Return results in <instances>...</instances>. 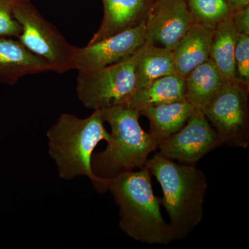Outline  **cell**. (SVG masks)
I'll return each instance as SVG.
<instances>
[{
  "instance_id": "1",
  "label": "cell",
  "mask_w": 249,
  "mask_h": 249,
  "mask_svg": "<svg viewBox=\"0 0 249 249\" xmlns=\"http://www.w3.org/2000/svg\"><path fill=\"white\" fill-rule=\"evenodd\" d=\"M104 124L101 110H94L85 119L65 113L48 129L49 154L55 161L60 178L70 181L87 177L96 192L108 191L109 181L97 178L91 169L95 148L101 141L107 142L110 139Z\"/></svg>"
},
{
  "instance_id": "2",
  "label": "cell",
  "mask_w": 249,
  "mask_h": 249,
  "mask_svg": "<svg viewBox=\"0 0 249 249\" xmlns=\"http://www.w3.org/2000/svg\"><path fill=\"white\" fill-rule=\"evenodd\" d=\"M119 209V227L129 237L148 245H166L175 240L170 224L160 213L152 175L145 167L121 174L108 187Z\"/></svg>"
},
{
  "instance_id": "3",
  "label": "cell",
  "mask_w": 249,
  "mask_h": 249,
  "mask_svg": "<svg viewBox=\"0 0 249 249\" xmlns=\"http://www.w3.org/2000/svg\"><path fill=\"white\" fill-rule=\"evenodd\" d=\"M163 191L161 205L170 217L175 240L186 238L203 220L208 181L196 164H178L156 152L145 165Z\"/></svg>"
},
{
  "instance_id": "4",
  "label": "cell",
  "mask_w": 249,
  "mask_h": 249,
  "mask_svg": "<svg viewBox=\"0 0 249 249\" xmlns=\"http://www.w3.org/2000/svg\"><path fill=\"white\" fill-rule=\"evenodd\" d=\"M103 119L111 127L106 148L93 152L91 169L97 178L110 181L127 172L140 169L158 142L139 124V111L127 106L101 109Z\"/></svg>"
},
{
  "instance_id": "5",
  "label": "cell",
  "mask_w": 249,
  "mask_h": 249,
  "mask_svg": "<svg viewBox=\"0 0 249 249\" xmlns=\"http://www.w3.org/2000/svg\"><path fill=\"white\" fill-rule=\"evenodd\" d=\"M14 18L22 28L19 42L37 56L45 60L51 71L63 74L73 70L76 47L70 45L52 23L36 9L30 0H19Z\"/></svg>"
},
{
  "instance_id": "6",
  "label": "cell",
  "mask_w": 249,
  "mask_h": 249,
  "mask_svg": "<svg viewBox=\"0 0 249 249\" xmlns=\"http://www.w3.org/2000/svg\"><path fill=\"white\" fill-rule=\"evenodd\" d=\"M137 52L106 68L78 72L76 92L85 107L94 111L128 106L137 91L134 73Z\"/></svg>"
},
{
  "instance_id": "7",
  "label": "cell",
  "mask_w": 249,
  "mask_h": 249,
  "mask_svg": "<svg viewBox=\"0 0 249 249\" xmlns=\"http://www.w3.org/2000/svg\"><path fill=\"white\" fill-rule=\"evenodd\" d=\"M223 145L247 148L249 145L248 89L230 82L204 110Z\"/></svg>"
},
{
  "instance_id": "8",
  "label": "cell",
  "mask_w": 249,
  "mask_h": 249,
  "mask_svg": "<svg viewBox=\"0 0 249 249\" xmlns=\"http://www.w3.org/2000/svg\"><path fill=\"white\" fill-rule=\"evenodd\" d=\"M223 143L204 113L195 110L186 124L159 144V153L183 164H196L209 152Z\"/></svg>"
},
{
  "instance_id": "9",
  "label": "cell",
  "mask_w": 249,
  "mask_h": 249,
  "mask_svg": "<svg viewBox=\"0 0 249 249\" xmlns=\"http://www.w3.org/2000/svg\"><path fill=\"white\" fill-rule=\"evenodd\" d=\"M145 22L102 40L75 49L73 70L96 71L115 65L134 55L145 45Z\"/></svg>"
},
{
  "instance_id": "10",
  "label": "cell",
  "mask_w": 249,
  "mask_h": 249,
  "mask_svg": "<svg viewBox=\"0 0 249 249\" xmlns=\"http://www.w3.org/2000/svg\"><path fill=\"white\" fill-rule=\"evenodd\" d=\"M145 24V45L173 51L194 24L187 0H155Z\"/></svg>"
},
{
  "instance_id": "11",
  "label": "cell",
  "mask_w": 249,
  "mask_h": 249,
  "mask_svg": "<svg viewBox=\"0 0 249 249\" xmlns=\"http://www.w3.org/2000/svg\"><path fill=\"white\" fill-rule=\"evenodd\" d=\"M155 0H103L104 16L101 27L88 45L102 40L145 22Z\"/></svg>"
},
{
  "instance_id": "12",
  "label": "cell",
  "mask_w": 249,
  "mask_h": 249,
  "mask_svg": "<svg viewBox=\"0 0 249 249\" xmlns=\"http://www.w3.org/2000/svg\"><path fill=\"white\" fill-rule=\"evenodd\" d=\"M49 71L48 63L19 40L0 37V85H14L22 77Z\"/></svg>"
},
{
  "instance_id": "13",
  "label": "cell",
  "mask_w": 249,
  "mask_h": 249,
  "mask_svg": "<svg viewBox=\"0 0 249 249\" xmlns=\"http://www.w3.org/2000/svg\"><path fill=\"white\" fill-rule=\"evenodd\" d=\"M214 29L194 24L173 51L175 73L186 79L196 67L209 59Z\"/></svg>"
},
{
  "instance_id": "14",
  "label": "cell",
  "mask_w": 249,
  "mask_h": 249,
  "mask_svg": "<svg viewBox=\"0 0 249 249\" xmlns=\"http://www.w3.org/2000/svg\"><path fill=\"white\" fill-rule=\"evenodd\" d=\"M195 110V107L185 99L150 106L139 111V113L150 121L149 133L159 145L160 142L182 128Z\"/></svg>"
},
{
  "instance_id": "15",
  "label": "cell",
  "mask_w": 249,
  "mask_h": 249,
  "mask_svg": "<svg viewBox=\"0 0 249 249\" xmlns=\"http://www.w3.org/2000/svg\"><path fill=\"white\" fill-rule=\"evenodd\" d=\"M185 99L196 110L204 112L209 103L230 82L219 73L210 59L196 67L186 77Z\"/></svg>"
},
{
  "instance_id": "16",
  "label": "cell",
  "mask_w": 249,
  "mask_h": 249,
  "mask_svg": "<svg viewBox=\"0 0 249 249\" xmlns=\"http://www.w3.org/2000/svg\"><path fill=\"white\" fill-rule=\"evenodd\" d=\"M186 83L176 73H170L152 82L142 89L137 90L127 107L137 111L158 105L185 100Z\"/></svg>"
},
{
  "instance_id": "17",
  "label": "cell",
  "mask_w": 249,
  "mask_h": 249,
  "mask_svg": "<svg viewBox=\"0 0 249 249\" xmlns=\"http://www.w3.org/2000/svg\"><path fill=\"white\" fill-rule=\"evenodd\" d=\"M134 73L137 90L158 78L175 73L173 51L144 45L137 52Z\"/></svg>"
},
{
  "instance_id": "18",
  "label": "cell",
  "mask_w": 249,
  "mask_h": 249,
  "mask_svg": "<svg viewBox=\"0 0 249 249\" xmlns=\"http://www.w3.org/2000/svg\"><path fill=\"white\" fill-rule=\"evenodd\" d=\"M240 34L231 19L214 29L209 59L228 82L235 81V50Z\"/></svg>"
},
{
  "instance_id": "19",
  "label": "cell",
  "mask_w": 249,
  "mask_h": 249,
  "mask_svg": "<svg viewBox=\"0 0 249 249\" xmlns=\"http://www.w3.org/2000/svg\"><path fill=\"white\" fill-rule=\"evenodd\" d=\"M194 24L214 29L231 18L232 12L226 0H187Z\"/></svg>"
},
{
  "instance_id": "20",
  "label": "cell",
  "mask_w": 249,
  "mask_h": 249,
  "mask_svg": "<svg viewBox=\"0 0 249 249\" xmlns=\"http://www.w3.org/2000/svg\"><path fill=\"white\" fill-rule=\"evenodd\" d=\"M235 81L249 89V36L240 34L235 50Z\"/></svg>"
},
{
  "instance_id": "21",
  "label": "cell",
  "mask_w": 249,
  "mask_h": 249,
  "mask_svg": "<svg viewBox=\"0 0 249 249\" xmlns=\"http://www.w3.org/2000/svg\"><path fill=\"white\" fill-rule=\"evenodd\" d=\"M19 0H0V37H16L22 28L14 18V11Z\"/></svg>"
},
{
  "instance_id": "22",
  "label": "cell",
  "mask_w": 249,
  "mask_h": 249,
  "mask_svg": "<svg viewBox=\"0 0 249 249\" xmlns=\"http://www.w3.org/2000/svg\"><path fill=\"white\" fill-rule=\"evenodd\" d=\"M231 19L240 34L249 36V6L232 13Z\"/></svg>"
},
{
  "instance_id": "23",
  "label": "cell",
  "mask_w": 249,
  "mask_h": 249,
  "mask_svg": "<svg viewBox=\"0 0 249 249\" xmlns=\"http://www.w3.org/2000/svg\"><path fill=\"white\" fill-rule=\"evenodd\" d=\"M232 12L240 11L249 6V0H226Z\"/></svg>"
}]
</instances>
